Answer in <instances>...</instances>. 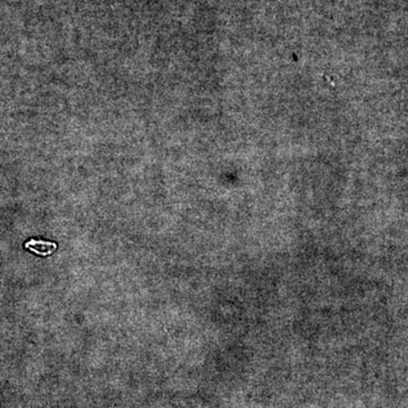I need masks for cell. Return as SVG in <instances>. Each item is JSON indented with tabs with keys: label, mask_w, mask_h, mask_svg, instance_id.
I'll list each match as a JSON object with an SVG mask.
<instances>
[{
	"label": "cell",
	"mask_w": 408,
	"mask_h": 408,
	"mask_svg": "<svg viewBox=\"0 0 408 408\" xmlns=\"http://www.w3.org/2000/svg\"><path fill=\"white\" fill-rule=\"evenodd\" d=\"M24 246H25V248L37 253L39 255H49L57 248V244H56V243L37 241V239H31V241L25 243Z\"/></svg>",
	"instance_id": "1"
}]
</instances>
